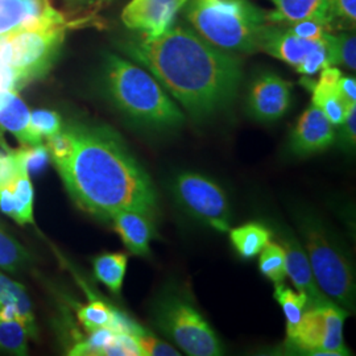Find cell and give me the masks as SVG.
<instances>
[{
	"instance_id": "1",
	"label": "cell",
	"mask_w": 356,
	"mask_h": 356,
	"mask_svg": "<svg viewBox=\"0 0 356 356\" xmlns=\"http://www.w3.org/2000/svg\"><path fill=\"white\" fill-rule=\"evenodd\" d=\"M120 48L197 120L225 111L242 83L239 57L218 49L186 26L173 24L157 38L138 35Z\"/></svg>"
},
{
	"instance_id": "2",
	"label": "cell",
	"mask_w": 356,
	"mask_h": 356,
	"mask_svg": "<svg viewBox=\"0 0 356 356\" xmlns=\"http://www.w3.org/2000/svg\"><path fill=\"white\" fill-rule=\"evenodd\" d=\"M73 149L54 163L65 188L82 210L110 219L122 210L153 214L152 179L111 128L72 126Z\"/></svg>"
},
{
	"instance_id": "3",
	"label": "cell",
	"mask_w": 356,
	"mask_h": 356,
	"mask_svg": "<svg viewBox=\"0 0 356 356\" xmlns=\"http://www.w3.org/2000/svg\"><path fill=\"white\" fill-rule=\"evenodd\" d=\"M101 76L106 97L132 124L152 132H168L184 124V113L145 67L106 53Z\"/></svg>"
},
{
	"instance_id": "4",
	"label": "cell",
	"mask_w": 356,
	"mask_h": 356,
	"mask_svg": "<svg viewBox=\"0 0 356 356\" xmlns=\"http://www.w3.org/2000/svg\"><path fill=\"white\" fill-rule=\"evenodd\" d=\"M182 10L194 32L231 54L257 51L268 24L267 13L250 0H188Z\"/></svg>"
},
{
	"instance_id": "5",
	"label": "cell",
	"mask_w": 356,
	"mask_h": 356,
	"mask_svg": "<svg viewBox=\"0 0 356 356\" xmlns=\"http://www.w3.org/2000/svg\"><path fill=\"white\" fill-rule=\"evenodd\" d=\"M297 225L314 279L322 293L347 313L355 307V273L350 256L322 220L298 213Z\"/></svg>"
},
{
	"instance_id": "6",
	"label": "cell",
	"mask_w": 356,
	"mask_h": 356,
	"mask_svg": "<svg viewBox=\"0 0 356 356\" xmlns=\"http://www.w3.org/2000/svg\"><path fill=\"white\" fill-rule=\"evenodd\" d=\"M153 321L178 348L191 356H218L223 347L216 331L193 306L191 298L166 291L153 305Z\"/></svg>"
},
{
	"instance_id": "7",
	"label": "cell",
	"mask_w": 356,
	"mask_h": 356,
	"mask_svg": "<svg viewBox=\"0 0 356 356\" xmlns=\"http://www.w3.org/2000/svg\"><path fill=\"white\" fill-rule=\"evenodd\" d=\"M347 312L330 300L306 307L292 339L288 344L294 350L312 355H348L343 341L344 318Z\"/></svg>"
},
{
	"instance_id": "8",
	"label": "cell",
	"mask_w": 356,
	"mask_h": 356,
	"mask_svg": "<svg viewBox=\"0 0 356 356\" xmlns=\"http://www.w3.org/2000/svg\"><path fill=\"white\" fill-rule=\"evenodd\" d=\"M69 29L72 26H53L8 35L10 66L23 86L51 70Z\"/></svg>"
},
{
	"instance_id": "9",
	"label": "cell",
	"mask_w": 356,
	"mask_h": 356,
	"mask_svg": "<svg viewBox=\"0 0 356 356\" xmlns=\"http://www.w3.org/2000/svg\"><path fill=\"white\" fill-rule=\"evenodd\" d=\"M172 191L179 206L194 218L219 232L229 231V200L216 181L195 172H184L173 179Z\"/></svg>"
},
{
	"instance_id": "10",
	"label": "cell",
	"mask_w": 356,
	"mask_h": 356,
	"mask_svg": "<svg viewBox=\"0 0 356 356\" xmlns=\"http://www.w3.org/2000/svg\"><path fill=\"white\" fill-rule=\"evenodd\" d=\"M85 20H69L51 0H0V36L53 26H72Z\"/></svg>"
},
{
	"instance_id": "11",
	"label": "cell",
	"mask_w": 356,
	"mask_h": 356,
	"mask_svg": "<svg viewBox=\"0 0 356 356\" xmlns=\"http://www.w3.org/2000/svg\"><path fill=\"white\" fill-rule=\"evenodd\" d=\"M188 0H131L120 19L124 26L144 38H157L175 24Z\"/></svg>"
},
{
	"instance_id": "12",
	"label": "cell",
	"mask_w": 356,
	"mask_h": 356,
	"mask_svg": "<svg viewBox=\"0 0 356 356\" xmlns=\"http://www.w3.org/2000/svg\"><path fill=\"white\" fill-rule=\"evenodd\" d=\"M292 103V83L275 73L256 76L248 90L247 107L251 116L272 123L288 113Z\"/></svg>"
},
{
	"instance_id": "13",
	"label": "cell",
	"mask_w": 356,
	"mask_h": 356,
	"mask_svg": "<svg viewBox=\"0 0 356 356\" xmlns=\"http://www.w3.org/2000/svg\"><path fill=\"white\" fill-rule=\"evenodd\" d=\"M326 45L327 38L326 41L306 40L294 35L286 26L268 23L260 32L257 51H264L300 72Z\"/></svg>"
},
{
	"instance_id": "14",
	"label": "cell",
	"mask_w": 356,
	"mask_h": 356,
	"mask_svg": "<svg viewBox=\"0 0 356 356\" xmlns=\"http://www.w3.org/2000/svg\"><path fill=\"white\" fill-rule=\"evenodd\" d=\"M335 141L330 120L312 104L298 118L291 135V151L297 156H310L326 151Z\"/></svg>"
},
{
	"instance_id": "15",
	"label": "cell",
	"mask_w": 356,
	"mask_h": 356,
	"mask_svg": "<svg viewBox=\"0 0 356 356\" xmlns=\"http://www.w3.org/2000/svg\"><path fill=\"white\" fill-rule=\"evenodd\" d=\"M277 234L286 254V276L292 281L294 288L307 297L306 307L319 305L327 301L329 298L319 289L318 284L314 279L302 243L293 235L289 229H280Z\"/></svg>"
},
{
	"instance_id": "16",
	"label": "cell",
	"mask_w": 356,
	"mask_h": 356,
	"mask_svg": "<svg viewBox=\"0 0 356 356\" xmlns=\"http://www.w3.org/2000/svg\"><path fill=\"white\" fill-rule=\"evenodd\" d=\"M152 216L151 213L140 210H122L110 218L114 223L115 231L131 254H149V244L154 236Z\"/></svg>"
},
{
	"instance_id": "17",
	"label": "cell",
	"mask_w": 356,
	"mask_h": 356,
	"mask_svg": "<svg viewBox=\"0 0 356 356\" xmlns=\"http://www.w3.org/2000/svg\"><path fill=\"white\" fill-rule=\"evenodd\" d=\"M342 72L335 66H327L321 70V76L316 83L302 81L313 91V104L317 106L332 126H339L343 122L350 106L343 102L338 94V81Z\"/></svg>"
},
{
	"instance_id": "18",
	"label": "cell",
	"mask_w": 356,
	"mask_h": 356,
	"mask_svg": "<svg viewBox=\"0 0 356 356\" xmlns=\"http://www.w3.org/2000/svg\"><path fill=\"white\" fill-rule=\"evenodd\" d=\"M29 118L31 111L16 90H0V127L23 145H38L42 140L32 131Z\"/></svg>"
},
{
	"instance_id": "19",
	"label": "cell",
	"mask_w": 356,
	"mask_h": 356,
	"mask_svg": "<svg viewBox=\"0 0 356 356\" xmlns=\"http://www.w3.org/2000/svg\"><path fill=\"white\" fill-rule=\"evenodd\" d=\"M273 10L267 13L269 24L289 26L301 20H321L332 28L330 0H269ZM334 31V28H332ZM335 32V31H334Z\"/></svg>"
},
{
	"instance_id": "20",
	"label": "cell",
	"mask_w": 356,
	"mask_h": 356,
	"mask_svg": "<svg viewBox=\"0 0 356 356\" xmlns=\"http://www.w3.org/2000/svg\"><path fill=\"white\" fill-rule=\"evenodd\" d=\"M0 307L13 309L24 323L28 335L36 337L38 327L32 313V305L26 289L19 282L8 279L0 272Z\"/></svg>"
},
{
	"instance_id": "21",
	"label": "cell",
	"mask_w": 356,
	"mask_h": 356,
	"mask_svg": "<svg viewBox=\"0 0 356 356\" xmlns=\"http://www.w3.org/2000/svg\"><path fill=\"white\" fill-rule=\"evenodd\" d=\"M229 231L231 243L243 259L257 256L272 238V231L261 223H247Z\"/></svg>"
},
{
	"instance_id": "22",
	"label": "cell",
	"mask_w": 356,
	"mask_h": 356,
	"mask_svg": "<svg viewBox=\"0 0 356 356\" xmlns=\"http://www.w3.org/2000/svg\"><path fill=\"white\" fill-rule=\"evenodd\" d=\"M13 193V214L11 218L24 226L33 223V186L26 166L8 184Z\"/></svg>"
},
{
	"instance_id": "23",
	"label": "cell",
	"mask_w": 356,
	"mask_h": 356,
	"mask_svg": "<svg viewBox=\"0 0 356 356\" xmlns=\"http://www.w3.org/2000/svg\"><path fill=\"white\" fill-rule=\"evenodd\" d=\"M128 257L124 254H104L98 256L94 263V275L113 293H119L127 270Z\"/></svg>"
},
{
	"instance_id": "24",
	"label": "cell",
	"mask_w": 356,
	"mask_h": 356,
	"mask_svg": "<svg viewBox=\"0 0 356 356\" xmlns=\"http://www.w3.org/2000/svg\"><path fill=\"white\" fill-rule=\"evenodd\" d=\"M275 298L282 307V312L286 318V334L288 339H292L297 330V326L307 306V297L304 293L296 292L291 288H286L281 282L276 284Z\"/></svg>"
},
{
	"instance_id": "25",
	"label": "cell",
	"mask_w": 356,
	"mask_h": 356,
	"mask_svg": "<svg viewBox=\"0 0 356 356\" xmlns=\"http://www.w3.org/2000/svg\"><path fill=\"white\" fill-rule=\"evenodd\" d=\"M259 268L260 272L275 284H279L286 277V254L280 243L269 242L260 252Z\"/></svg>"
},
{
	"instance_id": "26",
	"label": "cell",
	"mask_w": 356,
	"mask_h": 356,
	"mask_svg": "<svg viewBox=\"0 0 356 356\" xmlns=\"http://www.w3.org/2000/svg\"><path fill=\"white\" fill-rule=\"evenodd\" d=\"M334 65H342L346 69L355 72L356 36L354 31H335L327 38Z\"/></svg>"
},
{
	"instance_id": "27",
	"label": "cell",
	"mask_w": 356,
	"mask_h": 356,
	"mask_svg": "<svg viewBox=\"0 0 356 356\" xmlns=\"http://www.w3.org/2000/svg\"><path fill=\"white\" fill-rule=\"evenodd\" d=\"M28 331L22 321L0 317V350L13 355H26Z\"/></svg>"
},
{
	"instance_id": "28",
	"label": "cell",
	"mask_w": 356,
	"mask_h": 356,
	"mask_svg": "<svg viewBox=\"0 0 356 356\" xmlns=\"http://www.w3.org/2000/svg\"><path fill=\"white\" fill-rule=\"evenodd\" d=\"M114 317V309L102 301L94 300L78 310V319L88 331L108 327Z\"/></svg>"
},
{
	"instance_id": "29",
	"label": "cell",
	"mask_w": 356,
	"mask_h": 356,
	"mask_svg": "<svg viewBox=\"0 0 356 356\" xmlns=\"http://www.w3.org/2000/svg\"><path fill=\"white\" fill-rule=\"evenodd\" d=\"M29 260L26 250L0 229V268L16 272Z\"/></svg>"
},
{
	"instance_id": "30",
	"label": "cell",
	"mask_w": 356,
	"mask_h": 356,
	"mask_svg": "<svg viewBox=\"0 0 356 356\" xmlns=\"http://www.w3.org/2000/svg\"><path fill=\"white\" fill-rule=\"evenodd\" d=\"M29 123L32 131L41 140L51 138L63 129V119L60 114L45 108L33 110L31 113Z\"/></svg>"
},
{
	"instance_id": "31",
	"label": "cell",
	"mask_w": 356,
	"mask_h": 356,
	"mask_svg": "<svg viewBox=\"0 0 356 356\" xmlns=\"http://www.w3.org/2000/svg\"><path fill=\"white\" fill-rule=\"evenodd\" d=\"M90 332L91 334L85 342L73 347L70 355H104L106 348L113 343L116 334L110 327H102Z\"/></svg>"
},
{
	"instance_id": "32",
	"label": "cell",
	"mask_w": 356,
	"mask_h": 356,
	"mask_svg": "<svg viewBox=\"0 0 356 356\" xmlns=\"http://www.w3.org/2000/svg\"><path fill=\"white\" fill-rule=\"evenodd\" d=\"M330 17L334 31H354L356 0H330Z\"/></svg>"
},
{
	"instance_id": "33",
	"label": "cell",
	"mask_w": 356,
	"mask_h": 356,
	"mask_svg": "<svg viewBox=\"0 0 356 356\" xmlns=\"http://www.w3.org/2000/svg\"><path fill=\"white\" fill-rule=\"evenodd\" d=\"M284 26H286L298 38L312 40V41H326V38H329L331 32H334L327 23L321 20H313V19L301 20V22Z\"/></svg>"
},
{
	"instance_id": "34",
	"label": "cell",
	"mask_w": 356,
	"mask_h": 356,
	"mask_svg": "<svg viewBox=\"0 0 356 356\" xmlns=\"http://www.w3.org/2000/svg\"><path fill=\"white\" fill-rule=\"evenodd\" d=\"M16 153L29 173L40 172L51 159L47 145H42V144L23 145V148L17 149Z\"/></svg>"
},
{
	"instance_id": "35",
	"label": "cell",
	"mask_w": 356,
	"mask_h": 356,
	"mask_svg": "<svg viewBox=\"0 0 356 356\" xmlns=\"http://www.w3.org/2000/svg\"><path fill=\"white\" fill-rule=\"evenodd\" d=\"M136 341L140 348L141 356H178L181 355L177 350L166 343L164 341L157 339L156 337L147 334L145 331L136 335Z\"/></svg>"
},
{
	"instance_id": "36",
	"label": "cell",
	"mask_w": 356,
	"mask_h": 356,
	"mask_svg": "<svg viewBox=\"0 0 356 356\" xmlns=\"http://www.w3.org/2000/svg\"><path fill=\"white\" fill-rule=\"evenodd\" d=\"M22 166H26L19 159L16 151L0 152V185L10 184L19 173Z\"/></svg>"
},
{
	"instance_id": "37",
	"label": "cell",
	"mask_w": 356,
	"mask_h": 356,
	"mask_svg": "<svg viewBox=\"0 0 356 356\" xmlns=\"http://www.w3.org/2000/svg\"><path fill=\"white\" fill-rule=\"evenodd\" d=\"M341 126V143L348 151H354L356 143V104H351Z\"/></svg>"
},
{
	"instance_id": "38",
	"label": "cell",
	"mask_w": 356,
	"mask_h": 356,
	"mask_svg": "<svg viewBox=\"0 0 356 356\" xmlns=\"http://www.w3.org/2000/svg\"><path fill=\"white\" fill-rule=\"evenodd\" d=\"M338 94L347 106L356 104V79L342 74L338 81Z\"/></svg>"
},
{
	"instance_id": "39",
	"label": "cell",
	"mask_w": 356,
	"mask_h": 356,
	"mask_svg": "<svg viewBox=\"0 0 356 356\" xmlns=\"http://www.w3.org/2000/svg\"><path fill=\"white\" fill-rule=\"evenodd\" d=\"M72 3H76V4H97L99 1H104V0H69Z\"/></svg>"
}]
</instances>
